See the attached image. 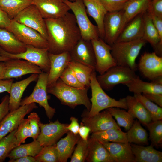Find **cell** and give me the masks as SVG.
<instances>
[{
    "label": "cell",
    "instance_id": "cell-1",
    "mask_svg": "<svg viewBox=\"0 0 162 162\" xmlns=\"http://www.w3.org/2000/svg\"><path fill=\"white\" fill-rule=\"evenodd\" d=\"M49 52L57 54L70 52L81 38L73 13L56 19H45Z\"/></svg>",
    "mask_w": 162,
    "mask_h": 162
},
{
    "label": "cell",
    "instance_id": "cell-2",
    "mask_svg": "<svg viewBox=\"0 0 162 162\" xmlns=\"http://www.w3.org/2000/svg\"><path fill=\"white\" fill-rule=\"evenodd\" d=\"M88 89L68 86L59 78L54 84L47 88V92L56 96L63 105L73 109L83 105L89 111L91 103L87 95Z\"/></svg>",
    "mask_w": 162,
    "mask_h": 162
},
{
    "label": "cell",
    "instance_id": "cell-3",
    "mask_svg": "<svg viewBox=\"0 0 162 162\" xmlns=\"http://www.w3.org/2000/svg\"><path fill=\"white\" fill-rule=\"evenodd\" d=\"M146 41L143 38L126 42L116 41L111 45V54L116 65L136 71V60Z\"/></svg>",
    "mask_w": 162,
    "mask_h": 162
},
{
    "label": "cell",
    "instance_id": "cell-4",
    "mask_svg": "<svg viewBox=\"0 0 162 162\" xmlns=\"http://www.w3.org/2000/svg\"><path fill=\"white\" fill-rule=\"evenodd\" d=\"M95 71L94 70L92 74L90 84L92 91V98L90 99L91 106L90 110L86 112L85 116L91 117L102 110L112 107L127 110L125 98L117 100L110 97L104 92L97 81Z\"/></svg>",
    "mask_w": 162,
    "mask_h": 162
},
{
    "label": "cell",
    "instance_id": "cell-5",
    "mask_svg": "<svg viewBox=\"0 0 162 162\" xmlns=\"http://www.w3.org/2000/svg\"><path fill=\"white\" fill-rule=\"evenodd\" d=\"M64 1L73 12L81 38L85 40H91L99 38L97 27L93 24L88 18L83 0Z\"/></svg>",
    "mask_w": 162,
    "mask_h": 162
},
{
    "label": "cell",
    "instance_id": "cell-6",
    "mask_svg": "<svg viewBox=\"0 0 162 162\" xmlns=\"http://www.w3.org/2000/svg\"><path fill=\"white\" fill-rule=\"evenodd\" d=\"M138 77L135 71L130 68L116 65L109 68L104 74L96 76V79L104 90L109 91L118 85H126Z\"/></svg>",
    "mask_w": 162,
    "mask_h": 162
},
{
    "label": "cell",
    "instance_id": "cell-7",
    "mask_svg": "<svg viewBox=\"0 0 162 162\" xmlns=\"http://www.w3.org/2000/svg\"><path fill=\"white\" fill-rule=\"evenodd\" d=\"M48 73L42 71L39 74L37 82L32 93L21 100L20 105L37 103L45 109L49 119L52 118L56 112L55 109L51 107L48 102L47 77Z\"/></svg>",
    "mask_w": 162,
    "mask_h": 162
},
{
    "label": "cell",
    "instance_id": "cell-8",
    "mask_svg": "<svg viewBox=\"0 0 162 162\" xmlns=\"http://www.w3.org/2000/svg\"><path fill=\"white\" fill-rule=\"evenodd\" d=\"M0 56L9 59H20L28 61L39 67L42 71L48 73L50 61L48 49H40L26 45V50L17 54L8 53L0 47Z\"/></svg>",
    "mask_w": 162,
    "mask_h": 162
},
{
    "label": "cell",
    "instance_id": "cell-9",
    "mask_svg": "<svg viewBox=\"0 0 162 162\" xmlns=\"http://www.w3.org/2000/svg\"><path fill=\"white\" fill-rule=\"evenodd\" d=\"M6 29L12 33L16 38L26 45L40 49H48L47 40L36 30L14 20H11Z\"/></svg>",
    "mask_w": 162,
    "mask_h": 162
},
{
    "label": "cell",
    "instance_id": "cell-10",
    "mask_svg": "<svg viewBox=\"0 0 162 162\" xmlns=\"http://www.w3.org/2000/svg\"><path fill=\"white\" fill-rule=\"evenodd\" d=\"M13 20L36 30L47 40V34L45 19L35 5H29Z\"/></svg>",
    "mask_w": 162,
    "mask_h": 162
},
{
    "label": "cell",
    "instance_id": "cell-11",
    "mask_svg": "<svg viewBox=\"0 0 162 162\" xmlns=\"http://www.w3.org/2000/svg\"><path fill=\"white\" fill-rule=\"evenodd\" d=\"M125 26L124 10L107 12L104 19V41L111 46L117 40Z\"/></svg>",
    "mask_w": 162,
    "mask_h": 162
},
{
    "label": "cell",
    "instance_id": "cell-12",
    "mask_svg": "<svg viewBox=\"0 0 162 162\" xmlns=\"http://www.w3.org/2000/svg\"><path fill=\"white\" fill-rule=\"evenodd\" d=\"M91 41L95 57V71L102 74L109 68L117 65L111 54L110 45L100 38Z\"/></svg>",
    "mask_w": 162,
    "mask_h": 162
},
{
    "label": "cell",
    "instance_id": "cell-13",
    "mask_svg": "<svg viewBox=\"0 0 162 162\" xmlns=\"http://www.w3.org/2000/svg\"><path fill=\"white\" fill-rule=\"evenodd\" d=\"M68 124L60 122L58 119L55 122L43 124L40 122V132L37 140L43 146L55 144L64 134L69 131Z\"/></svg>",
    "mask_w": 162,
    "mask_h": 162
},
{
    "label": "cell",
    "instance_id": "cell-14",
    "mask_svg": "<svg viewBox=\"0 0 162 162\" xmlns=\"http://www.w3.org/2000/svg\"><path fill=\"white\" fill-rule=\"evenodd\" d=\"M38 107L35 103L20 106L18 109L9 112L0 122V140L15 129L25 116Z\"/></svg>",
    "mask_w": 162,
    "mask_h": 162
},
{
    "label": "cell",
    "instance_id": "cell-15",
    "mask_svg": "<svg viewBox=\"0 0 162 162\" xmlns=\"http://www.w3.org/2000/svg\"><path fill=\"white\" fill-rule=\"evenodd\" d=\"M137 68L145 77L152 81L162 77V57L155 52L145 53L141 56Z\"/></svg>",
    "mask_w": 162,
    "mask_h": 162
},
{
    "label": "cell",
    "instance_id": "cell-16",
    "mask_svg": "<svg viewBox=\"0 0 162 162\" xmlns=\"http://www.w3.org/2000/svg\"><path fill=\"white\" fill-rule=\"evenodd\" d=\"M4 62V79L18 78L29 74H39L42 71L38 66L23 59H10Z\"/></svg>",
    "mask_w": 162,
    "mask_h": 162
},
{
    "label": "cell",
    "instance_id": "cell-17",
    "mask_svg": "<svg viewBox=\"0 0 162 162\" xmlns=\"http://www.w3.org/2000/svg\"><path fill=\"white\" fill-rule=\"evenodd\" d=\"M82 122L90 128L92 133L111 128L121 130L107 109L91 117L84 115Z\"/></svg>",
    "mask_w": 162,
    "mask_h": 162
},
{
    "label": "cell",
    "instance_id": "cell-18",
    "mask_svg": "<svg viewBox=\"0 0 162 162\" xmlns=\"http://www.w3.org/2000/svg\"><path fill=\"white\" fill-rule=\"evenodd\" d=\"M32 4L37 7L44 19L60 18L70 10L64 0H33Z\"/></svg>",
    "mask_w": 162,
    "mask_h": 162
},
{
    "label": "cell",
    "instance_id": "cell-19",
    "mask_svg": "<svg viewBox=\"0 0 162 162\" xmlns=\"http://www.w3.org/2000/svg\"><path fill=\"white\" fill-rule=\"evenodd\" d=\"M69 52L71 60L95 69V57L91 40H85L81 38Z\"/></svg>",
    "mask_w": 162,
    "mask_h": 162
},
{
    "label": "cell",
    "instance_id": "cell-20",
    "mask_svg": "<svg viewBox=\"0 0 162 162\" xmlns=\"http://www.w3.org/2000/svg\"><path fill=\"white\" fill-rule=\"evenodd\" d=\"M49 57L50 69L47 77V88L56 83L71 61L69 52L57 54L49 52Z\"/></svg>",
    "mask_w": 162,
    "mask_h": 162
},
{
    "label": "cell",
    "instance_id": "cell-21",
    "mask_svg": "<svg viewBox=\"0 0 162 162\" xmlns=\"http://www.w3.org/2000/svg\"><path fill=\"white\" fill-rule=\"evenodd\" d=\"M143 14L137 15L126 25L116 41H129L142 38L144 28Z\"/></svg>",
    "mask_w": 162,
    "mask_h": 162
},
{
    "label": "cell",
    "instance_id": "cell-22",
    "mask_svg": "<svg viewBox=\"0 0 162 162\" xmlns=\"http://www.w3.org/2000/svg\"><path fill=\"white\" fill-rule=\"evenodd\" d=\"M101 143L107 149L115 162H134V156L129 142H106Z\"/></svg>",
    "mask_w": 162,
    "mask_h": 162
},
{
    "label": "cell",
    "instance_id": "cell-23",
    "mask_svg": "<svg viewBox=\"0 0 162 162\" xmlns=\"http://www.w3.org/2000/svg\"><path fill=\"white\" fill-rule=\"evenodd\" d=\"M39 74H32L25 79L12 83L9 93V112L18 109L20 106L21 98L24 91L32 82L37 80Z\"/></svg>",
    "mask_w": 162,
    "mask_h": 162
},
{
    "label": "cell",
    "instance_id": "cell-24",
    "mask_svg": "<svg viewBox=\"0 0 162 162\" xmlns=\"http://www.w3.org/2000/svg\"><path fill=\"white\" fill-rule=\"evenodd\" d=\"M143 16L144 28L142 38L151 44L157 55L162 57V41L147 11L143 13Z\"/></svg>",
    "mask_w": 162,
    "mask_h": 162
},
{
    "label": "cell",
    "instance_id": "cell-25",
    "mask_svg": "<svg viewBox=\"0 0 162 162\" xmlns=\"http://www.w3.org/2000/svg\"><path fill=\"white\" fill-rule=\"evenodd\" d=\"M87 13L96 22L100 38H104V20L107 11L99 0H83Z\"/></svg>",
    "mask_w": 162,
    "mask_h": 162
},
{
    "label": "cell",
    "instance_id": "cell-26",
    "mask_svg": "<svg viewBox=\"0 0 162 162\" xmlns=\"http://www.w3.org/2000/svg\"><path fill=\"white\" fill-rule=\"evenodd\" d=\"M88 154L86 161L88 162H115L104 145L97 140L88 138Z\"/></svg>",
    "mask_w": 162,
    "mask_h": 162
},
{
    "label": "cell",
    "instance_id": "cell-27",
    "mask_svg": "<svg viewBox=\"0 0 162 162\" xmlns=\"http://www.w3.org/2000/svg\"><path fill=\"white\" fill-rule=\"evenodd\" d=\"M0 47L5 52L12 54L23 52L26 50V45L20 41L12 33L1 27Z\"/></svg>",
    "mask_w": 162,
    "mask_h": 162
},
{
    "label": "cell",
    "instance_id": "cell-28",
    "mask_svg": "<svg viewBox=\"0 0 162 162\" xmlns=\"http://www.w3.org/2000/svg\"><path fill=\"white\" fill-rule=\"evenodd\" d=\"M80 138L79 134H75L68 131L65 137L61 139L56 143L58 162L67 161L68 158L71 157L75 146Z\"/></svg>",
    "mask_w": 162,
    "mask_h": 162
},
{
    "label": "cell",
    "instance_id": "cell-29",
    "mask_svg": "<svg viewBox=\"0 0 162 162\" xmlns=\"http://www.w3.org/2000/svg\"><path fill=\"white\" fill-rule=\"evenodd\" d=\"M131 146L134 156V162H162V152L152 146H145L135 144Z\"/></svg>",
    "mask_w": 162,
    "mask_h": 162
},
{
    "label": "cell",
    "instance_id": "cell-30",
    "mask_svg": "<svg viewBox=\"0 0 162 162\" xmlns=\"http://www.w3.org/2000/svg\"><path fill=\"white\" fill-rule=\"evenodd\" d=\"M128 112L143 125L146 126L152 122L150 115L142 104L134 96H127L126 98Z\"/></svg>",
    "mask_w": 162,
    "mask_h": 162
},
{
    "label": "cell",
    "instance_id": "cell-31",
    "mask_svg": "<svg viewBox=\"0 0 162 162\" xmlns=\"http://www.w3.org/2000/svg\"><path fill=\"white\" fill-rule=\"evenodd\" d=\"M129 91L134 94L156 93L162 94V84L143 81L139 77L125 85Z\"/></svg>",
    "mask_w": 162,
    "mask_h": 162
},
{
    "label": "cell",
    "instance_id": "cell-32",
    "mask_svg": "<svg viewBox=\"0 0 162 162\" xmlns=\"http://www.w3.org/2000/svg\"><path fill=\"white\" fill-rule=\"evenodd\" d=\"M43 147L37 140L28 144H21L14 148L9 154L8 156L10 159L9 162L26 156L34 157L40 152Z\"/></svg>",
    "mask_w": 162,
    "mask_h": 162
},
{
    "label": "cell",
    "instance_id": "cell-33",
    "mask_svg": "<svg viewBox=\"0 0 162 162\" xmlns=\"http://www.w3.org/2000/svg\"><path fill=\"white\" fill-rule=\"evenodd\" d=\"M152 0H129L123 9L125 26L138 14L147 11Z\"/></svg>",
    "mask_w": 162,
    "mask_h": 162
},
{
    "label": "cell",
    "instance_id": "cell-34",
    "mask_svg": "<svg viewBox=\"0 0 162 162\" xmlns=\"http://www.w3.org/2000/svg\"><path fill=\"white\" fill-rule=\"evenodd\" d=\"M91 137L95 139L101 143L106 142L126 143L128 142L127 133L114 128L93 133Z\"/></svg>",
    "mask_w": 162,
    "mask_h": 162
},
{
    "label": "cell",
    "instance_id": "cell-35",
    "mask_svg": "<svg viewBox=\"0 0 162 162\" xmlns=\"http://www.w3.org/2000/svg\"><path fill=\"white\" fill-rule=\"evenodd\" d=\"M127 131V137L130 143L142 146L148 145V133L139 121L134 120Z\"/></svg>",
    "mask_w": 162,
    "mask_h": 162
},
{
    "label": "cell",
    "instance_id": "cell-36",
    "mask_svg": "<svg viewBox=\"0 0 162 162\" xmlns=\"http://www.w3.org/2000/svg\"><path fill=\"white\" fill-rule=\"evenodd\" d=\"M33 0H0V7L11 20L32 4Z\"/></svg>",
    "mask_w": 162,
    "mask_h": 162
},
{
    "label": "cell",
    "instance_id": "cell-37",
    "mask_svg": "<svg viewBox=\"0 0 162 162\" xmlns=\"http://www.w3.org/2000/svg\"><path fill=\"white\" fill-rule=\"evenodd\" d=\"M68 67L71 69L80 82L86 88H89L91 74L95 69L74 61H70Z\"/></svg>",
    "mask_w": 162,
    "mask_h": 162
},
{
    "label": "cell",
    "instance_id": "cell-38",
    "mask_svg": "<svg viewBox=\"0 0 162 162\" xmlns=\"http://www.w3.org/2000/svg\"><path fill=\"white\" fill-rule=\"evenodd\" d=\"M106 109L115 118L118 125L124 128L126 130L128 131L133 125L134 118L128 111L117 107Z\"/></svg>",
    "mask_w": 162,
    "mask_h": 162
},
{
    "label": "cell",
    "instance_id": "cell-39",
    "mask_svg": "<svg viewBox=\"0 0 162 162\" xmlns=\"http://www.w3.org/2000/svg\"><path fill=\"white\" fill-rule=\"evenodd\" d=\"M134 96L150 114L152 121L162 120V108L151 101L141 94H134Z\"/></svg>",
    "mask_w": 162,
    "mask_h": 162
},
{
    "label": "cell",
    "instance_id": "cell-40",
    "mask_svg": "<svg viewBox=\"0 0 162 162\" xmlns=\"http://www.w3.org/2000/svg\"><path fill=\"white\" fill-rule=\"evenodd\" d=\"M17 128L0 140V162L4 161L12 150L16 147L15 133Z\"/></svg>",
    "mask_w": 162,
    "mask_h": 162
},
{
    "label": "cell",
    "instance_id": "cell-41",
    "mask_svg": "<svg viewBox=\"0 0 162 162\" xmlns=\"http://www.w3.org/2000/svg\"><path fill=\"white\" fill-rule=\"evenodd\" d=\"M146 127L149 132L150 145L158 148L162 145V120L152 121Z\"/></svg>",
    "mask_w": 162,
    "mask_h": 162
},
{
    "label": "cell",
    "instance_id": "cell-42",
    "mask_svg": "<svg viewBox=\"0 0 162 162\" xmlns=\"http://www.w3.org/2000/svg\"><path fill=\"white\" fill-rule=\"evenodd\" d=\"M36 162H58V157L56 144L43 146L40 152L34 156Z\"/></svg>",
    "mask_w": 162,
    "mask_h": 162
},
{
    "label": "cell",
    "instance_id": "cell-43",
    "mask_svg": "<svg viewBox=\"0 0 162 162\" xmlns=\"http://www.w3.org/2000/svg\"><path fill=\"white\" fill-rule=\"evenodd\" d=\"M16 147L25 142L28 137H32V133L29 120L24 118L19 124L15 133Z\"/></svg>",
    "mask_w": 162,
    "mask_h": 162
},
{
    "label": "cell",
    "instance_id": "cell-44",
    "mask_svg": "<svg viewBox=\"0 0 162 162\" xmlns=\"http://www.w3.org/2000/svg\"><path fill=\"white\" fill-rule=\"evenodd\" d=\"M88 139L87 140H84L80 138L71 157L70 162H85L88 154Z\"/></svg>",
    "mask_w": 162,
    "mask_h": 162
},
{
    "label": "cell",
    "instance_id": "cell-45",
    "mask_svg": "<svg viewBox=\"0 0 162 162\" xmlns=\"http://www.w3.org/2000/svg\"><path fill=\"white\" fill-rule=\"evenodd\" d=\"M60 79L68 86L78 88H87L80 82L73 70L68 67L65 69Z\"/></svg>",
    "mask_w": 162,
    "mask_h": 162
},
{
    "label": "cell",
    "instance_id": "cell-46",
    "mask_svg": "<svg viewBox=\"0 0 162 162\" xmlns=\"http://www.w3.org/2000/svg\"><path fill=\"white\" fill-rule=\"evenodd\" d=\"M129 0H99L107 12L123 10Z\"/></svg>",
    "mask_w": 162,
    "mask_h": 162
},
{
    "label": "cell",
    "instance_id": "cell-47",
    "mask_svg": "<svg viewBox=\"0 0 162 162\" xmlns=\"http://www.w3.org/2000/svg\"><path fill=\"white\" fill-rule=\"evenodd\" d=\"M31 128L32 133V137L33 140H37L40 132L39 125L40 118L38 115L35 112H31L28 116Z\"/></svg>",
    "mask_w": 162,
    "mask_h": 162
},
{
    "label": "cell",
    "instance_id": "cell-48",
    "mask_svg": "<svg viewBox=\"0 0 162 162\" xmlns=\"http://www.w3.org/2000/svg\"><path fill=\"white\" fill-rule=\"evenodd\" d=\"M147 10L157 16L162 17V0H152Z\"/></svg>",
    "mask_w": 162,
    "mask_h": 162
},
{
    "label": "cell",
    "instance_id": "cell-49",
    "mask_svg": "<svg viewBox=\"0 0 162 162\" xmlns=\"http://www.w3.org/2000/svg\"><path fill=\"white\" fill-rule=\"evenodd\" d=\"M9 96L6 95L2 98L0 104V122L9 112Z\"/></svg>",
    "mask_w": 162,
    "mask_h": 162
},
{
    "label": "cell",
    "instance_id": "cell-50",
    "mask_svg": "<svg viewBox=\"0 0 162 162\" xmlns=\"http://www.w3.org/2000/svg\"><path fill=\"white\" fill-rule=\"evenodd\" d=\"M147 12L150 16L153 24L158 33L160 40L162 41V17L155 15L150 11L147 10Z\"/></svg>",
    "mask_w": 162,
    "mask_h": 162
},
{
    "label": "cell",
    "instance_id": "cell-51",
    "mask_svg": "<svg viewBox=\"0 0 162 162\" xmlns=\"http://www.w3.org/2000/svg\"><path fill=\"white\" fill-rule=\"evenodd\" d=\"M142 94L151 101L162 107V94L145 93Z\"/></svg>",
    "mask_w": 162,
    "mask_h": 162
},
{
    "label": "cell",
    "instance_id": "cell-52",
    "mask_svg": "<svg viewBox=\"0 0 162 162\" xmlns=\"http://www.w3.org/2000/svg\"><path fill=\"white\" fill-rule=\"evenodd\" d=\"M71 123L67 127L69 131H70L75 134H78L80 125L78 122V119L75 117L72 116L70 118Z\"/></svg>",
    "mask_w": 162,
    "mask_h": 162
},
{
    "label": "cell",
    "instance_id": "cell-53",
    "mask_svg": "<svg viewBox=\"0 0 162 162\" xmlns=\"http://www.w3.org/2000/svg\"><path fill=\"white\" fill-rule=\"evenodd\" d=\"M11 20L0 7V27L6 28L10 25Z\"/></svg>",
    "mask_w": 162,
    "mask_h": 162
},
{
    "label": "cell",
    "instance_id": "cell-54",
    "mask_svg": "<svg viewBox=\"0 0 162 162\" xmlns=\"http://www.w3.org/2000/svg\"><path fill=\"white\" fill-rule=\"evenodd\" d=\"M13 82L12 79L0 80V93L5 92L9 93Z\"/></svg>",
    "mask_w": 162,
    "mask_h": 162
},
{
    "label": "cell",
    "instance_id": "cell-55",
    "mask_svg": "<svg viewBox=\"0 0 162 162\" xmlns=\"http://www.w3.org/2000/svg\"><path fill=\"white\" fill-rule=\"evenodd\" d=\"M90 132V128L84 125L81 122L80 125L78 132V134L80 137L84 140H88Z\"/></svg>",
    "mask_w": 162,
    "mask_h": 162
},
{
    "label": "cell",
    "instance_id": "cell-56",
    "mask_svg": "<svg viewBox=\"0 0 162 162\" xmlns=\"http://www.w3.org/2000/svg\"><path fill=\"white\" fill-rule=\"evenodd\" d=\"M10 162H36V161L34 157L28 156L12 160Z\"/></svg>",
    "mask_w": 162,
    "mask_h": 162
},
{
    "label": "cell",
    "instance_id": "cell-57",
    "mask_svg": "<svg viewBox=\"0 0 162 162\" xmlns=\"http://www.w3.org/2000/svg\"><path fill=\"white\" fill-rule=\"evenodd\" d=\"M5 71L4 62L0 61V80H3Z\"/></svg>",
    "mask_w": 162,
    "mask_h": 162
},
{
    "label": "cell",
    "instance_id": "cell-58",
    "mask_svg": "<svg viewBox=\"0 0 162 162\" xmlns=\"http://www.w3.org/2000/svg\"><path fill=\"white\" fill-rule=\"evenodd\" d=\"M10 59L5 58L0 56V61L5 62L7 61Z\"/></svg>",
    "mask_w": 162,
    "mask_h": 162
},
{
    "label": "cell",
    "instance_id": "cell-59",
    "mask_svg": "<svg viewBox=\"0 0 162 162\" xmlns=\"http://www.w3.org/2000/svg\"><path fill=\"white\" fill-rule=\"evenodd\" d=\"M69 0L70 1L73 2V1H74L76 0Z\"/></svg>",
    "mask_w": 162,
    "mask_h": 162
}]
</instances>
